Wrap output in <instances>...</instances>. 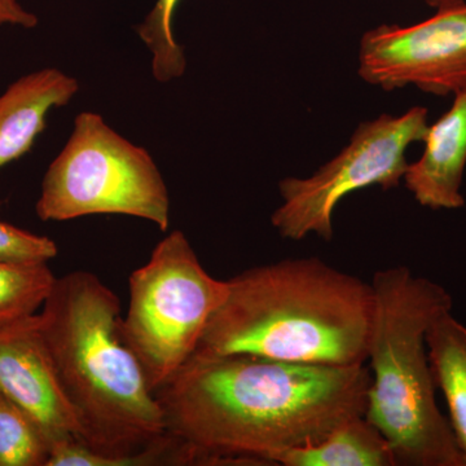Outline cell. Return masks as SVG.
Segmentation results:
<instances>
[{"label":"cell","instance_id":"obj_1","mask_svg":"<svg viewBox=\"0 0 466 466\" xmlns=\"http://www.w3.org/2000/svg\"><path fill=\"white\" fill-rule=\"evenodd\" d=\"M366 364L337 367L254 355L195 354L156 391L167 431L207 465H272L364 416Z\"/></svg>","mask_w":466,"mask_h":466},{"label":"cell","instance_id":"obj_2","mask_svg":"<svg viewBox=\"0 0 466 466\" xmlns=\"http://www.w3.org/2000/svg\"><path fill=\"white\" fill-rule=\"evenodd\" d=\"M121 302L96 275L56 278L36 323L82 441L55 447L52 466H158L164 413L121 334Z\"/></svg>","mask_w":466,"mask_h":466},{"label":"cell","instance_id":"obj_3","mask_svg":"<svg viewBox=\"0 0 466 466\" xmlns=\"http://www.w3.org/2000/svg\"><path fill=\"white\" fill-rule=\"evenodd\" d=\"M372 306L370 283L315 257L251 267L227 280L195 354L360 366Z\"/></svg>","mask_w":466,"mask_h":466},{"label":"cell","instance_id":"obj_4","mask_svg":"<svg viewBox=\"0 0 466 466\" xmlns=\"http://www.w3.org/2000/svg\"><path fill=\"white\" fill-rule=\"evenodd\" d=\"M367 361L366 419L390 444L398 466H465L458 441L435 400L426 333L452 309V297L406 266L373 275Z\"/></svg>","mask_w":466,"mask_h":466},{"label":"cell","instance_id":"obj_5","mask_svg":"<svg viewBox=\"0 0 466 466\" xmlns=\"http://www.w3.org/2000/svg\"><path fill=\"white\" fill-rule=\"evenodd\" d=\"M35 211L43 222L121 214L164 232L170 225L167 183L148 150L92 112L76 116L69 140L43 177Z\"/></svg>","mask_w":466,"mask_h":466},{"label":"cell","instance_id":"obj_6","mask_svg":"<svg viewBox=\"0 0 466 466\" xmlns=\"http://www.w3.org/2000/svg\"><path fill=\"white\" fill-rule=\"evenodd\" d=\"M121 319L126 345L142 364L153 392L193 357L205 328L225 299L227 281L204 268L182 231L168 233L128 279Z\"/></svg>","mask_w":466,"mask_h":466},{"label":"cell","instance_id":"obj_7","mask_svg":"<svg viewBox=\"0 0 466 466\" xmlns=\"http://www.w3.org/2000/svg\"><path fill=\"white\" fill-rule=\"evenodd\" d=\"M428 130L424 106H413L400 116L382 115L364 122L349 146L312 177H285L279 183L283 204L272 214V226L288 240L300 241L314 233L332 241L337 205L367 187L380 186L388 191L400 186L410 165L408 147L424 142Z\"/></svg>","mask_w":466,"mask_h":466},{"label":"cell","instance_id":"obj_8","mask_svg":"<svg viewBox=\"0 0 466 466\" xmlns=\"http://www.w3.org/2000/svg\"><path fill=\"white\" fill-rule=\"evenodd\" d=\"M359 76L386 91L406 86L449 96L466 88V3L416 25H381L361 36Z\"/></svg>","mask_w":466,"mask_h":466},{"label":"cell","instance_id":"obj_9","mask_svg":"<svg viewBox=\"0 0 466 466\" xmlns=\"http://www.w3.org/2000/svg\"><path fill=\"white\" fill-rule=\"evenodd\" d=\"M0 392L39 426L51 447L82 441V429L46 349L35 317L0 329Z\"/></svg>","mask_w":466,"mask_h":466},{"label":"cell","instance_id":"obj_10","mask_svg":"<svg viewBox=\"0 0 466 466\" xmlns=\"http://www.w3.org/2000/svg\"><path fill=\"white\" fill-rule=\"evenodd\" d=\"M421 158L408 165L403 179L421 207L455 210L464 207L461 195L466 165V88L455 94L449 112L429 126Z\"/></svg>","mask_w":466,"mask_h":466},{"label":"cell","instance_id":"obj_11","mask_svg":"<svg viewBox=\"0 0 466 466\" xmlns=\"http://www.w3.org/2000/svg\"><path fill=\"white\" fill-rule=\"evenodd\" d=\"M78 82L55 67L21 76L0 96V167L32 149L46 128V116L66 106Z\"/></svg>","mask_w":466,"mask_h":466},{"label":"cell","instance_id":"obj_12","mask_svg":"<svg viewBox=\"0 0 466 466\" xmlns=\"http://www.w3.org/2000/svg\"><path fill=\"white\" fill-rule=\"evenodd\" d=\"M281 466H398L390 444L366 416L343 422L323 440L269 458Z\"/></svg>","mask_w":466,"mask_h":466},{"label":"cell","instance_id":"obj_13","mask_svg":"<svg viewBox=\"0 0 466 466\" xmlns=\"http://www.w3.org/2000/svg\"><path fill=\"white\" fill-rule=\"evenodd\" d=\"M451 311L434 319L426 346L435 386L449 406L451 428L466 466V327Z\"/></svg>","mask_w":466,"mask_h":466},{"label":"cell","instance_id":"obj_14","mask_svg":"<svg viewBox=\"0 0 466 466\" xmlns=\"http://www.w3.org/2000/svg\"><path fill=\"white\" fill-rule=\"evenodd\" d=\"M56 276L48 263L0 262V329L35 317L50 296Z\"/></svg>","mask_w":466,"mask_h":466},{"label":"cell","instance_id":"obj_15","mask_svg":"<svg viewBox=\"0 0 466 466\" xmlns=\"http://www.w3.org/2000/svg\"><path fill=\"white\" fill-rule=\"evenodd\" d=\"M50 453L39 426L0 392V466H46Z\"/></svg>","mask_w":466,"mask_h":466},{"label":"cell","instance_id":"obj_16","mask_svg":"<svg viewBox=\"0 0 466 466\" xmlns=\"http://www.w3.org/2000/svg\"><path fill=\"white\" fill-rule=\"evenodd\" d=\"M179 3L180 0H157L137 27L140 39L152 52V72L159 82L179 78L186 72V56L174 34L175 12Z\"/></svg>","mask_w":466,"mask_h":466},{"label":"cell","instance_id":"obj_17","mask_svg":"<svg viewBox=\"0 0 466 466\" xmlns=\"http://www.w3.org/2000/svg\"><path fill=\"white\" fill-rule=\"evenodd\" d=\"M57 256L54 240L0 222V262L42 265Z\"/></svg>","mask_w":466,"mask_h":466},{"label":"cell","instance_id":"obj_18","mask_svg":"<svg viewBox=\"0 0 466 466\" xmlns=\"http://www.w3.org/2000/svg\"><path fill=\"white\" fill-rule=\"evenodd\" d=\"M0 25H16L32 29L38 25V17L26 11L18 0H0Z\"/></svg>","mask_w":466,"mask_h":466},{"label":"cell","instance_id":"obj_19","mask_svg":"<svg viewBox=\"0 0 466 466\" xmlns=\"http://www.w3.org/2000/svg\"><path fill=\"white\" fill-rule=\"evenodd\" d=\"M424 2L429 7L440 11V9L459 7V5H465L466 0H424Z\"/></svg>","mask_w":466,"mask_h":466}]
</instances>
